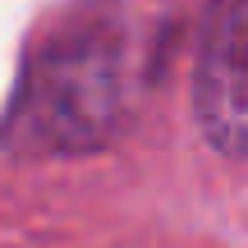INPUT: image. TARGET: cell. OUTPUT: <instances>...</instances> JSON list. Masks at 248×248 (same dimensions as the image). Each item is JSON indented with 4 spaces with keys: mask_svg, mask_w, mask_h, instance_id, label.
<instances>
[{
    "mask_svg": "<svg viewBox=\"0 0 248 248\" xmlns=\"http://www.w3.org/2000/svg\"><path fill=\"white\" fill-rule=\"evenodd\" d=\"M198 120L216 152L248 156V0H221L198 55Z\"/></svg>",
    "mask_w": 248,
    "mask_h": 248,
    "instance_id": "2",
    "label": "cell"
},
{
    "mask_svg": "<svg viewBox=\"0 0 248 248\" xmlns=\"http://www.w3.org/2000/svg\"><path fill=\"white\" fill-rule=\"evenodd\" d=\"M152 32L129 14H83L46 37L23 69L5 142L14 152H92L133 120L147 88Z\"/></svg>",
    "mask_w": 248,
    "mask_h": 248,
    "instance_id": "1",
    "label": "cell"
}]
</instances>
